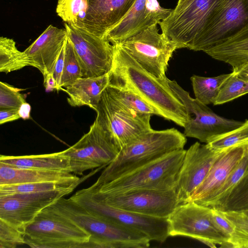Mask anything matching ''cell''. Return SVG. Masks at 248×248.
I'll use <instances>...</instances> for the list:
<instances>
[{"mask_svg": "<svg viewBox=\"0 0 248 248\" xmlns=\"http://www.w3.org/2000/svg\"><path fill=\"white\" fill-rule=\"evenodd\" d=\"M88 8L87 0H58L56 12L64 23L80 27Z\"/></svg>", "mask_w": 248, "mask_h": 248, "instance_id": "31", "label": "cell"}, {"mask_svg": "<svg viewBox=\"0 0 248 248\" xmlns=\"http://www.w3.org/2000/svg\"><path fill=\"white\" fill-rule=\"evenodd\" d=\"M184 0H179L177 4H180V3H182V2H183Z\"/></svg>", "mask_w": 248, "mask_h": 248, "instance_id": "45", "label": "cell"}, {"mask_svg": "<svg viewBox=\"0 0 248 248\" xmlns=\"http://www.w3.org/2000/svg\"><path fill=\"white\" fill-rule=\"evenodd\" d=\"M107 88L118 102L129 109L140 114L160 116L155 108L131 91L110 85Z\"/></svg>", "mask_w": 248, "mask_h": 248, "instance_id": "30", "label": "cell"}, {"mask_svg": "<svg viewBox=\"0 0 248 248\" xmlns=\"http://www.w3.org/2000/svg\"><path fill=\"white\" fill-rule=\"evenodd\" d=\"M64 25L80 63L82 77H96L109 73L113 64V45L106 37L81 28L66 23Z\"/></svg>", "mask_w": 248, "mask_h": 248, "instance_id": "15", "label": "cell"}, {"mask_svg": "<svg viewBox=\"0 0 248 248\" xmlns=\"http://www.w3.org/2000/svg\"><path fill=\"white\" fill-rule=\"evenodd\" d=\"M82 181L71 172L23 169L0 162V186L42 182H75Z\"/></svg>", "mask_w": 248, "mask_h": 248, "instance_id": "23", "label": "cell"}, {"mask_svg": "<svg viewBox=\"0 0 248 248\" xmlns=\"http://www.w3.org/2000/svg\"><path fill=\"white\" fill-rule=\"evenodd\" d=\"M168 84L184 104L187 120L184 127V134L207 143L215 137L232 130L241 126L244 122L220 117L181 87L175 80L168 78Z\"/></svg>", "mask_w": 248, "mask_h": 248, "instance_id": "11", "label": "cell"}, {"mask_svg": "<svg viewBox=\"0 0 248 248\" xmlns=\"http://www.w3.org/2000/svg\"><path fill=\"white\" fill-rule=\"evenodd\" d=\"M119 151L95 121L78 142L64 150L69 159L71 172L77 175H83L88 170L106 167L116 158Z\"/></svg>", "mask_w": 248, "mask_h": 248, "instance_id": "12", "label": "cell"}, {"mask_svg": "<svg viewBox=\"0 0 248 248\" xmlns=\"http://www.w3.org/2000/svg\"><path fill=\"white\" fill-rule=\"evenodd\" d=\"M25 232L0 219V248H15L25 244Z\"/></svg>", "mask_w": 248, "mask_h": 248, "instance_id": "37", "label": "cell"}, {"mask_svg": "<svg viewBox=\"0 0 248 248\" xmlns=\"http://www.w3.org/2000/svg\"><path fill=\"white\" fill-rule=\"evenodd\" d=\"M211 208L189 201L178 205L168 217L169 236L194 238L205 245L221 247L228 240L215 226Z\"/></svg>", "mask_w": 248, "mask_h": 248, "instance_id": "13", "label": "cell"}, {"mask_svg": "<svg viewBox=\"0 0 248 248\" xmlns=\"http://www.w3.org/2000/svg\"><path fill=\"white\" fill-rule=\"evenodd\" d=\"M211 216L216 228L228 240L229 239L235 232L234 225L225 216L222 210L211 208Z\"/></svg>", "mask_w": 248, "mask_h": 248, "instance_id": "39", "label": "cell"}, {"mask_svg": "<svg viewBox=\"0 0 248 248\" xmlns=\"http://www.w3.org/2000/svg\"><path fill=\"white\" fill-rule=\"evenodd\" d=\"M69 194L52 191L0 196V219L25 232L43 209Z\"/></svg>", "mask_w": 248, "mask_h": 248, "instance_id": "16", "label": "cell"}, {"mask_svg": "<svg viewBox=\"0 0 248 248\" xmlns=\"http://www.w3.org/2000/svg\"><path fill=\"white\" fill-rule=\"evenodd\" d=\"M23 51H19L13 39L0 38V72L8 73L27 66Z\"/></svg>", "mask_w": 248, "mask_h": 248, "instance_id": "29", "label": "cell"}, {"mask_svg": "<svg viewBox=\"0 0 248 248\" xmlns=\"http://www.w3.org/2000/svg\"><path fill=\"white\" fill-rule=\"evenodd\" d=\"M117 44L143 68L159 79L167 78L169 62L178 49L174 42L159 32L156 24Z\"/></svg>", "mask_w": 248, "mask_h": 248, "instance_id": "7", "label": "cell"}, {"mask_svg": "<svg viewBox=\"0 0 248 248\" xmlns=\"http://www.w3.org/2000/svg\"><path fill=\"white\" fill-rule=\"evenodd\" d=\"M225 216L234 225L235 232L221 247L222 248H248V215L243 211H223Z\"/></svg>", "mask_w": 248, "mask_h": 248, "instance_id": "32", "label": "cell"}, {"mask_svg": "<svg viewBox=\"0 0 248 248\" xmlns=\"http://www.w3.org/2000/svg\"><path fill=\"white\" fill-rule=\"evenodd\" d=\"M81 182H42L0 186V196L52 191L71 193Z\"/></svg>", "mask_w": 248, "mask_h": 248, "instance_id": "28", "label": "cell"}, {"mask_svg": "<svg viewBox=\"0 0 248 248\" xmlns=\"http://www.w3.org/2000/svg\"><path fill=\"white\" fill-rule=\"evenodd\" d=\"M173 9L161 7L157 0H137L131 8L105 37L112 44L119 43L153 24H159Z\"/></svg>", "mask_w": 248, "mask_h": 248, "instance_id": "18", "label": "cell"}, {"mask_svg": "<svg viewBox=\"0 0 248 248\" xmlns=\"http://www.w3.org/2000/svg\"><path fill=\"white\" fill-rule=\"evenodd\" d=\"M218 0H185L159 24L178 49L188 48L206 23Z\"/></svg>", "mask_w": 248, "mask_h": 248, "instance_id": "10", "label": "cell"}, {"mask_svg": "<svg viewBox=\"0 0 248 248\" xmlns=\"http://www.w3.org/2000/svg\"><path fill=\"white\" fill-rule=\"evenodd\" d=\"M248 174V153L228 178L214 193L201 205L223 210L232 192Z\"/></svg>", "mask_w": 248, "mask_h": 248, "instance_id": "26", "label": "cell"}, {"mask_svg": "<svg viewBox=\"0 0 248 248\" xmlns=\"http://www.w3.org/2000/svg\"><path fill=\"white\" fill-rule=\"evenodd\" d=\"M232 72L239 78L248 81V62Z\"/></svg>", "mask_w": 248, "mask_h": 248, "instance_id": "43", "label": "cell"}, {"mask_svg": "<svg viewBox=\"0 0 248 248\" xmlns=\"http://www.w3.org/2000/svg\"><path fill=\"white\" fill-rule=\"evenodd\" d=\"M248 153V144L223 150L203 182L192 194L189 201L201 204L221 186Z\"/></svg>", "mask_w": 248, "mask_h": 248, "instance_id": "21", "label": "cell"}, {"mask_svg": "<svg viewBox=\"0 0 248 248\" xmlns=\"http://www.w3.org/2000/svg\"><path fill=\"white\" fill-rule=\"evenodd\" d=\"M67 38L65 28L49 25L23 51L27 65L36 68L43 77L52 73Z\"/></svg>", "mask_w": 248, "mask_h": 248, "instance_id": "19", "label": "cell"}, {"mask_svg": "<svg viewBox=\"0 0 248 248\" xmlns=\"http://www.w3.org/2000/svg\"><path fill=\"white\" fill-rule=\"evenodd\" d=\"M186 142V137L176 128L152 129L122 148L93 184L110 182L172 152L183 149Z\"/></svg>", "mask_w": 248, "mask_h": 248, "instance_id": "2", "label": "cell"}, {"mask_svg": "<svg viewBox=\"0 0 248 248\" xmlns=\"http://www.w3.org/2000/svg\"><path fill=\"white\" fill-rule=\"evenodd\" d=\"M248 23V0H218L189 49L202 51L233 35Z\"/></svg>", "mask_w": 248, "mask_h": 248, "instance_id": "8", "label": "cell"}, {"mask_svg": "<svg viewBox=\"0 0 248 248\" xmlns=\"http://www.w3.org/2000/svg\"><path fill=\"white\" fill-rule=\"evenodd\" d=\"M232 73L222 84L214 105L226 103L248 93V81Z\"/></svg>", "mask_w": 248, "mask_h": 248, "instance_id": "35", "label": "cell"}, {"mask_svg": "<svg viewBox=\"0 0 248 248\" xmlns=\"http://www.w3.org/2000/svg\"><path fill=\"white\" fill-rule=\"evenodd\" d=\"M24 236L33 248H88L91 234L51 204L26 227Z\"/></svg>", "mask_w": 248, "mask_h": 248, "instance_id": "5", "label": "cell"}, {"mask_svg": "<svg viewBox=\"0 0 248 248\" xmlns=\"http://www.w3.org/2000/svg\"><path fill=\"white\" fill-rule=\"evenodd\" d=\"M95 111L97 114L95 121L120 150L152 129L151 115L139 113L126 108L110 94L107 88Z\"/></svg>", "mask_w": 248, "mask_h": 248, "instance_id": "6", "label": "cell"}, {"mask_svg": "<svg viewBox=\"0 0 248 248\" xmlns=\"http://www.w3.org/2000/svg\"><path fill=\"white\" fill-rule=\"evenodd\" d=\"M232 73L213 77L193 75L190 78L195 98L205 105L214 104L224 82Z\"/></svg>", "mask_w": 248, "mask_h": 248, "instance_id": "27", "label": "cell"}, {"mask_svg": "<svg viewBox=\"0 0 248 248\" xmlns=\"http://www.w3.org/2000/svg\"><path fill=\"white\" fill-rule=\"evenodd\" d=\"M18 109H0V124H2L20 119Z\"/></svg>", "mask_w": 248, "mask_h": 248, "instance_id": "41", "label": "cell"}, {"mask_svg": "<svg viewBox=\"0 0 248 248\" xmlns=\"http://www.w3.org/2000/svg\"><path fill=\"white\" fill-rule=\"evenodd\" d=\"M243 212H245L247 215H248V209L246 210H245V211H243Z\"/></svg>", "mask_w": 248, "mask_h": 248, "instance_id": "46", "label": "cell"}, {"mask_svg": "<svg viewBox=\"0 0 248 248\" xmlns=\"http://www.w3.org/2000/svg\"><path fill=\"white\" fill-rule=\"evenodd\" d=\"M52 205L61 214L91 234L88 248H146L150 246L151 240L145 234L113 222L70 198L62 197Z\"/></svg>", "mask_w": 248, "mask_h": 248, "instance_id": "3", "label": "cell"}, {"mask_svg": "<svg viewBox=\"0 0 248 248\" xmlns=\"http://www.w3.org/2000/svg\"><path fill=\"white\" fill-rule=\"evenodd\" d=\"M88 8L81 28L98 36L107 33L125 16L137 0H87Z\"/></svg>", "mask_w": 248, "mask_h": 248, "instance_id": "20", "label": "cell"}, {"mask_svg": "<svg viewBox=\"0 0 248 248\" xmlns=\"http://www.w3.org/2000/svg\"><path fill=\"white\" fill-rule=\"evenodd\" d=\"M204 52L229 64L234 71L248 62V23L238 32Z\"/></svg>", "mask_w": 248, "mask_h": 248, "instance_id": "24", "label": "cell"}, {"mask_svg": "<svg viewBox=\"0 0 248 248\" xmlns=\"http://www.w3.org/2000/svg\"><path fill=\"white\" fill-rule=\"evenodd\" d=\"M18 111L20 118L24 120H27L30 118L31 107L29 103L25 102L19 108Z\"/></svg>", "mask_w": 248, "mask_h": 248, "instance_id": "44", "label": "cell"}, {"mask_svg": "<svg viewBox=\"0 0 248 248\" xmlns=\"http://www.w3.org/2000/svg\"><path fill=\"white\" fill-rule=\"evenodd\" d=\"M186 150L172 152L160 158L110 182L87 188L100 194L139 189H175Z\"/></svg>", "mask_w": 248, "mask_h": 248, "instance_id": "4", "label": "cell"}, {"mask_svg": "<svg viewBox=\"0 0 248 248\" xmlns=\"http://www.w3.org/2000/svg\"><path fill=\"white\" fill-rule=\"evenodd\" d=\"M22 89L8 83L0 82V109L19 108L26 102L20 93Z\"/></svg>", "mask_w": 248, "mask_h": 248, "instance_id": "38", "label": "cell"}, {"mask_svg": "<svg viewBox=\"0 0 248 248\" xmlns=\"http://www.w3.org/2000/svg\"><path fill=\"white\" fill-rule=\"evenodd\" d=\"M44 86L47 92L52 91L54 90L57 91V82L52 73L48 74L44 77Z\"/></svg>", "mask_w": 248, "mask_h": 248, "instance_id": "42", "label": "cell"}, {"mask_svg": "<svg viewBox=\"0 0 248 248\" xmlns=\"http://www.w3.org/2000/svg\"><path fill=\"white\" fill-rule=\"evenodd\" d=\"M82 77L81 68L73 45L67 38L65 45L63 69L60 89L64 88Z\"/></svg>", "mask_w": 248, "mask_h": 248, "instance_id": "34", "label": "cell"}, {"mask_svg": "<svg viewBox=\"0 0 248 248\" xmlns=\"http://www.w3.org/2000/svg\"><path fill=\"white\" fill-rule=\"evenodd\" d=\"M70 198L113 222L145 234L151 241L162 243L169 236L168 217L147 216L110 206L94 197L87 188L77 191Z\"/></svg>", "mask_w": 248, "mask_h": 248, "instance_id": "9", "label": "cell"}, {"mask_svg": "<svg viewBox=\"0 0 248 248\" xmlns=\"http://www.w3.org/2000/svg\"><path fill=\"white\" fill-rule=\"evenodd\" d=\"M65 45L63 46L60 55L56 62L53 72V76L57 82L58 90L59 91L61 90L60 84L62 78V75L63 69L64 62V54H65Z\"/></svg>", "mask_w": 248, "mask_h": 248, "instance_id": "40", "label": "cell"}, {"mask_svg": "<svg viewBox=\"0 0 248 248\" xmlns=\"http://www.w3.org/2000/svg\"><path fill=\"white\" fill-rule=\"evenodd\" d=\"M0 162L19 168L71 173L69 159L64 150L36 155L9 156L1 155Z\"/></svg>", "mask_w": 248, "mask_h": 248, "instance_id": "25", "label": "cell"}, {"mask_svg": "<svg viewBox=\"0 0 248 248\" xmlns=\"http://www.w3.org/2000/svg\"><path fill=\"white\" fill-rule=\"evenodd\" d=\"M112 45L113 60L108 85L131 91L155 108L161 117L184 127L188 118L186 110L170 87L168 78H155L118 44Z\"/></svg>", "mask_w": 248, "mask_h": 248, "instance_id": "1", "label": "cell"}, {"mask_svg": "<svg viewBox=\"0 0 248 248\" xmlns=\"http://www.w3.org/2000/svg\"><path fill=\"white\" fill-rule=\"evenodd\" d=\"M87 189L108 205L147 216L168 217L178 205L175 189H139L100 194Z\"/></svg>", "mask_w": 248, "mask_h": 248, "instance_id": "14", "label": "cell"}, {"mask_svg": "<svg viewBox=\"0 0 248 248\" xmlns=\"http://www.w3.org/2000/svg\"><path fill=\"white\" fill-rule=\"evenodd\" d=\"M223 150H214L199 142L186 150L175 187L178 205L189 201Z\"/></svg>", "mask_w": 248, "mask_h": 248, "instance_id": "17", "label": "cell"}, {"mask_svg": "<svg viewBox=\"0 0 248 248\" xmlns=\"http://www.w3.org/2000/svg\"><path fill=\"white\" fill-rule=\"evenodd\" d=\"M109 82V72L99 77L79 78L61 90L68 94L67 100L71 106H87L95 110Z\"/></svg>", "mask_w": 248, "mask_h": 248, "instance_id": "22", "label": "cell"}, {"mask_svg": "<svg viewBox=\"0 0 248 248\" xmlns=\"http://www.w3.org/2000/svg\"><path fill=\"white\" fill-rule=\"evenodd\" d=\"M206 144L216 151L248 144V120L239 127L215 137Z\"/></svg>", "mask_w": 248, "mask_h": 248, "instance_id": "33", "label": "cell"}, {"mask_svg": "<svg viewBox=\"0 0 248 248\" xmlns=\"http://www.w3.org/2000/svg\"><path fill=\"white\" fill-rule=\"evenodd\" d=\"M248 209V174L236 186L222 211H243Z\"/></svg>", "mask_w": 248, "mask_h": 248, "instance_id": "36", "label": "cell"}]
</instances>
